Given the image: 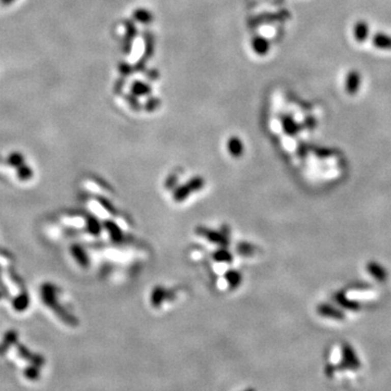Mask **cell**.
Wrapping results in <instances>:
<instances>
[{"label":"cell","mask_w":391,"mask_h":391,"mask_svg":"<svg viewBox=\"0 0 391 391\" xmlns=\"http://www.w3.org/2000/svg\"><path fill=\"white\" fill-rule=\"evenodd\" d=\"M373 44L378 49L391 50V36L385 34V33H377L373 37Z\"/></svg>","instance_id":"3957f363"},{"label":"cell","mask_w":391,"mask_h":391,"mask_svg":"<svg viewBox=\"0 0 391 391\" xmlns=\"http://www.w3.org/2000/svg\"><path fill=\"white\" fill-rule=\"evenodd\" d=\"M135 18L138 20V21H142V22H149L150 21V15L149 13L145 11V10H138L135 12Z\"/></svg>","instance_id":"277c9868"},{"label":"cell","mask_w":391,"mask_h":391,"mask_svg":"<svg viewBox=\"0 0 391 391\" xmlns=\"http://www.w3.org/2000/svg\"><path fill=\"white\" fill-rule=\"evenodd\" d=\"M13 2H14V0H0V3H2L3 5H5V6L10 5V4H12Z\"/></svg>","instance_id":"5b68a950"},{"label":"cell","mask_w":391,"mask_h":391,"mask_svg":"<svg viewBox=\"0 0 391 391\" xmlns=\"http://www.w3.org/2000/svg\"><path fill=\"white\" fill-rule=\"evenodd\" d=\"M360 85H361L360 73L356 71L350 72L347 75V79H346V91L350 95H354L358 92V89H360Z\"/></svg>","instance_id":"6da1fadb"},{"label":"cell","mask_w":391,"mask_h":391,"mask_svg":"<svg viewBox=\"0 0 391 391\" xmlns=\"http://www.w3.org/2000/svg\"><path fill=\"white\" fill-rule=\"evenodd\" d=\"M353 33H354V38L357 40L358 43L365 42V40L369 38V35H370V29H369L368 23L364 22V21L357 22L354 25Z\"/></svg>","instance_id":"7a4b0ae2"}]
</instances>
